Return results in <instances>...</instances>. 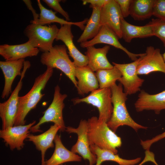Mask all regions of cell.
Here are the masks:
<instances>
[{
	"mask_svg": "<svg viewBox=\"0 0 165 165\" xmlns=\"http://www.w3.org/2000/svg\"><path fill=\"white\" fill-rule=\"evenodd\" d=\"M59 130L60 127L54 124L42 134L37 135L30 134L27 137L28 140L32 142L36 149L41 152V165L45 164V155L47 150L54 147L53 142Z\"/></svg>",
	"mask_w": 165,
	"mask_h": 165,
	"instance_id": "obj_21",
	"label": "cell"
},
{
	"mask_svg": "<svg viewBox=\"0 0 165 165\" xmlns=\"http://www.w3.org/2000/svg\"><path fill=\"white\" fill-rule=\"evenodd\" d=\"M117 35L108 27L102 25L97 35L90 40L81 43L80 46L82 48L94 46L100 43L106 44L121 50L125 52L130 59L134 61L140 57L141 53L135 54L130 52L120 43Z\"/></svg>",
	"mask_w": 165,
	"mask_h": 165,
	"instance_id": "obj_12",
	"label": "cell"
},
{
	"mask_svg": "<svg viewBox=\"0 0 165 165\" xmlns=\"http://www.w3.org/2000/svg\"><path fill=\"white\" fill-rule=\"evenodd\" d=\"M62 165V164H61V165Z\"/></svg>",
	"mask_w": 165,
	"mask_h": 165,
	"instance_id": "obj_38",
	"label": "cell"
},
{
	"mask_svg": "<svg viewBox=\"0 0 165 165\" xmlns=\"http://www.w3.org/2000/svg\"><path fill=\"white\" fill-rule=\"evenodd\" d=\"M154 0H132L130 15L134 20H143L153 15Z\"/></svg>",
	"mask_w": 165,
	"mask_h": 165,
	"instance_id": "obj_27",
	"label": "cell"
},
{
	"mask_svg": "<svg viewBox=\"0 0 165 165\" xmlns=\"http://www.w3.org/2000/svg\"><path fill=\"white\" fill-rule=\"evenodd\" d=\"M109 0H83L82 4L85 5L87 3L90 4V7H98L102 8Z\"/></svg>",
	"mask_w": 165,
	"mask_h": 165,
	"instance_id": "obj_34",
	"label": "cell"
},
{
	"mask_svg": "<svg viewBox=\"0 0 165 165\" xmlns=\"http://www.w3.org/2000/svg\"><path fill=\"white\" fill-rule=\"evenodd\" d=\"M59 30L55 24L47 26L31 23L26 27L24 33L32 45L43 53L53 46Z\"/></svg>",
	"mask_w": 165,
	"mask_h": 165,
	"instance_id": "obj_5",
	"label": "cell"
},
{
	"mask_svg": "<svg viewBox=\"0 0 165 165\" xmlns=\"http://www.w3.org/2000/svg\"><path fill=\"white\" fill-rule=\"evenodd\" d=\"M123 18L119 7L115 0H109L101 8L100 17L101 26H107L119 38H122L121 25Z\"/></svg>",
	"mask_w": 165,
	"mask_h": 165,
	"instance_id": "obj_14",
	"label": "cell"
},
{
	"mask_svg": "<svg viewBox=\"0 0 165 165\" xmlns=\"http://www.w3.org/2000/svg\"><path fill=\"white\" fill-rule=\"evenodd\" d=\"M37 2L40 14L38 19L35 24L44 25L53 23H57L59 24L61 26L65 24H70L78 26L81 30L84 31L85 27V24H86L88 19L86 18L82 21L78 22L68 21L57 16L56 15V12L45 8L39 0H37Z\"/></svg>",
	"mask_w": 165,
	"mask_h": 165,
	"instance_id": "obj_24",
	"label": "cell"
},
{
	"mask_svg": "<svg viewBox=\"0 0 165 165\" xmlns=\"http://www.w3.org/2000/svg\"><path fill=\"white\" fill-rule=\"evenodd\" d=\"M141 57L129 63L120 64L112 62L122 73V76L118 81L123 86L124 92L127 95L140 91V87L144 81V79L138 77L137 73V66Z\"/></svg>",
	"mask_w": 165,
	"mask_h": 165,
	"instance_id": "obj_9",
	"label": "cell"
},
{
	"mask_svg": "<svg viewBox=\"0 0 165 165\" xmlns=\"http://www.w3.org/2000/svg\"><path fill=\"white\" fill-rule=\"evenodd\" d=\"M90 18L85 26L82 34L77 40L80 43L94 38L98 33L101 25V13L102 8L93 7Z\"/></svg>",
	"mask_w": 165,
	"mask_h": 165,
	"instance_id": "obj_26",
	"label": "cell"
},
{
	"mask_svg": "<svg viewBox=\"0 0 165 165\" xmlns=\"http://www.w3.org/2000/svg\"><path fill=\"white\" fill-rule=\"evenodd\" d=\"M150 22L152 26L154 36L160 39L165 48V21L156 18L152 19Z\"/></svg>",
	"mask_w": 165,
	"mask_h": 165,
	"instance_id": "obj_29",
	"label": "cell"
},
{
	"mask_svg": "<svg viewBox=\"0 0 165 165\" xmlns=\"http://www.w3.org/2000/svg\"><path fill=\"white\" fill-rule=\"evenodd\" d=\"M72 25L65 24L61 26L55 40H61L64 43L76 67L87 66L88 63L87 57L79 51L73 42L74 36L71 31Z\"/></svg>",
	"mask_w": 165,
	"mask_h": 165,
	"instance_id": "obj_15",
	"label": "cell"
},
{
	"mask_svg": "<svg viewBox=\"0 0 165 165\" xmlns=\"http://www.w3.org/2000/svg\"><path fill=\"white\" fill-rule=\"evenodd\" d=\"M145 54L141 57L137 68L138 75H148L160 72L165 74V62L159 49L147 47Z\"/></svg>",
	"mask_w": 165,
	"mask_h": 165,
	"instance_id": "obj_11",
	"label": "cell"
},
{
	"mask_svg": "<svg viewBox=\"0 0 165 165\" xmlns=\"http://www.w3.org/2000/svg\"><path fill=\"white\" fill-rule=\"evenodd\" d=\"M24 59L16 61H0V67L5 79V84L1 97L2 99L7 98L12 93V86L16 77L21 76V70L24 67Z\"/></svg>",
	"mask_w": 165,
	"mask_h": 165,
	"instance_id": "obj_18",
	"label": "cell"
},
{
	"mask_svg": "<svg viewBox=\"0 0 165 165\" xmlns=\"http://www.w3.org/2000/svg\"><path fill=\"white\" fill-rule=\"evenodd\" d=\"M95 74L100 89L110 88L122 76L119 70L114 66L111 69L99 70Z\"/></svg>",
	"mask_w": 165,
	"mask_h": 165,
	"instance_id": "obj_28",
	"label": "cell"
},
{
	"mask_svg": "<svg viewBox=\"0 0 165 165\" xmlns=\"http://www.w3.org/2000/svg\"><path fill=\"white\" fill-rule=\"evenodd\" d=\"M31 65L29 61H24L21 78L16 86L9 99L0 103V117L2 123V129H5L14 125L19 107V93L22 87V80L26 71Z\"/></svg>",
	"mask_w": 165,
	"mask_h": 165,
	"instance_id": "obj_8",
	"label": "cell"
},
{
	"mask_svg": "<svg viewBox=\"0 0 165 165\" xmlns=\"http://www.w3.org/2000/svg\"><path fill=\"white\" fill-rule=\"evenodd\" d=\"M59 86L54 88L53 101L47 109L44 112L43 116L39 119L38 123L32 127L30 132L35 133L41 131L40 126L42 124L52 122L60 127L62 132L65 131V126L63 116V110L64 107V100L67 97L66 94L61 93Z\"/></svg>",
	"mask_w": 165,
	"mask_h": 165,
	"instance_id": "obj_6",
	"label": "cell"
},
{
	"mask_svg": "<svg viewBox=\"0 0 165 165\" xmlns=\"http://www.w3.org/2000/svg\"><path fill=\"white\" fill-rule=\"evenodd\" d=\"M132 0H115L120 8L123 18L130 15V9Z\"/></svg>",
	"mask_w": 165,
	"mask_h": 165,
	"instance_id": "obj_32",
	"label": "cell"
},
{
	"mask_svg": "<svg viewBox=\"0 0 165 165\" xmlns=\"http://www.w3.org/2000/svg\"><path fill=\"white\" fill-rule=\"evenodd\" d=\"M90 148L92 152L96 156L95 165H101L106 161L115 162L119 165H134L138 163L141 159L140 157L132 160L123 159L109 150L101 149L94 145H90Z\"/></svg>",
	"mask_w": 165,
	"mask_h": 165,
	"instance_id": "obj_25",
	"label": "cell"
},
{
	"mask_svg": "<svg viewBox=\"0 0 165 165\" xmlns=\"http://www.w3.org/2000/svg\"><path fill=\"white\" fill-rule=\"evenodd\" d=\"M35 123L36 121H34L27 125L13 126L1 129L0 137L11 150H20L24 145V140L30 134V128Z\"/></svg>",
	"mask_w": 165,
	"mask_h": 165,
	"instance_id": "obj_13",
	"label": "cell"
},
{
	"mask_svg": "<svg viewBox=\"0 0 165 165\" xmlns=\"http://www.w3.org/2000/svg\"><path fill=\"white\" fill-rule=\"evenodd\" d=\"M111 98V88H99L91 92L86 97L72 100L74 105L84 102L96 107L99 112L98 120L107 123L111 117L113 111Z\"/></svg>",
	"mask_w": 165,
	"mask_h": 165,
	"instance_id": "obj_7",
	"label": "cell"
},
{
	"mask_svg": "<svg viewBox=\"0 0 165 165\" xmlns=\"http://www.w3.org/2000/svg\"><path fill=\"white\" fill-rule=\"evenodd\" d=\"M153 15L165 21V0H154Z\"/></svg>",
	"mask_w": 165,
	"mask_h": 165,
	"instance_id": "obj_30",
	"label": "cell"
},
{
	"mask_svg": "<svg viewBox=\"0 0 165 165\" xmlns=\"http://www.w3.org/2000/svg\"><path fill=\"white\" fill-rule=\"evenodd\" d=\"M165 138V131L150 139L145 141L141 140V145L145 150H149L152 145L157 141Z\"/></svg>",
	"mask_w": 165,
	"mask_h": 165,
	"instance_id": "obj_33",
	"label": "cell"
},
{
	"mask_svg": "<svg viewBox=\"0 0 165 165\" xmlns=\"http://www.w3.org/2000/svg\"><path fill=\"white\" fill-rule=\"evenodd\" d=\"M86 48L85 54L88 59L87 66L93 71L111 69L114 67L107 57V54L110 49L109 46L107 45L99 48H96L92 46Z\"/></svg>",
	"mask_w": 165,
	"mask_h": 165,
	"instance_id": "obj_20",
	"label": "cell"
},
{
	"mask_svg": "<svg viewBox=\"0 0 165 165\" xmlns=\"http://www.w3.org/2000/svg\"><path fill=\"white\" fill-rule=\"evenodd\" d=\"M42 1L50 8L61 14L65 18L66 21H70V19L68 13L64 10L59 3L62 0H43Z\"/></svg>",
	"mask_w": 165,
	"mask_h": 165,
	"instance_id": "obj_31",
	"label": "cell"
},
{
	"mask_svg": "<svg viewBox=\"0 0 165 165\" xmlns=\"http://www.w3.org/2000/svg\"><path fill=\"white\" fill-rule=\"evenodd\" d=\"M87 123L90 145H95L117 154V148L122 145L121 138L108 126L107 123L99 121L96 116L89 119Z\"/></svg>",
	"mask_w": 165,
	"mask_h": 165,
	"instance_id": "obj_2",
	"label": "cell"
},
{
	"mask_svg": "<svg viewBox=\"0 0 165 165\" xmlns=\"http://www.w3.org/2000/svg\"><path fill=\"white\" fill-rule=\"evenodd\" d=\"M23 1L26 5L28 8L31 11L33 14V20L31 21V23L35 24L38 19L39 16L36 13V11L32 7L30 0H24Z\"/></svg>",
	"mask_w": 165,
	"mask_h": 165,
	"instance_id": "obj_36",
	"label": "cell"
},
{
	"mask_svg": "<svg viewBox=\"0 0 165 165\" xmlns=\"http://www.w3.org/2000/svg\"><path fill=\"white\" fill-rule=\"evenodd\" d=\"M87 121L81 120L77 128L71 127H66L65 131L69 133H75L78 135L76 143L72 147L71 151L79 154L85 160H88L89 165H94L96 163L97 158L90 149L88 138Z\"/></svg>",
	"mask_w": 165,
	"mask_h": 165,
	"instance_id": "obj_10",
	"label": "cell"
},
{
	"mask_svg": "<svg viewBox=\"0 0 165 165\" xmlns=\"http://www.w3.org/2000/svg\"><path fill=\"white\" fill-rule=\"evenodd\" d=\"M53 68H47L46 70L37 77L30 91L25 95L19 97V105L14 126L24 125L25 118L29 112L35 108L45 95L42 91L52 76Z\"/></svg>",
	"mask_w": 165,
	"mask_h": 165,
	"instance_id": "obj_3",
	"label": "cell"
},
{
	"mask_svg": "<svg viewBox=\"0 0 165 165\" xmlns=\"http://www.w3.org/2000/svg\"><path fill=\"white\" fill-rule=\"evenodd\" d=\"M65 45H56L48 51L42 53L40 61L47 68H56L62 71L77 87V81L75 76L76 66L69 59Z\"/></svg>",
	"mask_w": 165,
	"mask_h": 165,
	"instance_id": "obj_4",
	"label": "cell"
},
{
	"mask_svg": "<svg viewBox=\"0 0 165 165\" xmlns=\"http://www.w3.org/2000/svg\"><path fill=\"white\" fill-rule=\"evenodd\" d=\"M163 60L165 62V52L162 54Z\"/></svg>",
	"mask_w": 165,
	"mask_h": 165,
	"instance_id": "obj_37",
	"label": "cell"
},
{
	"mask_svg": "<svg viewBox=\"0 0 165 165\" xmlns=\"http://www.w3.org/2000/svg\"><path fill=\"white\" fill-rule=\"evenodd\" d=\"M110 88L113 109L111 117L107 123L108 126L115 133L119 127L123 125L129 126L136 131L140 129H146L147 127L136 123L130 116L126 105L128 95L123 92L122 85L116 83Z\"/></svg>",
	"mask_w": 165,
	"mask_h": 165,
	"instance_id": "obj_1",
	"label": "cell"
},
{
	"mask_svg": "<svg viewBox=\"0 0 165 165\" xmlns=\"http://www.w3.org/2000/svg\"><path fill=\"white\" fill-rule=\"evenodd\" d=\"M145 157L143 160L138 165H143L148 162H151L156 165H159L156 163L155 158L154 154L149 150H146L145 152Z\"/></svg>",
	"mask_w": 165,
	"mask_h": 165,
	"instance_id": "obj_35",
	"label": "cell"
},
{
	"mask_svg": "<svg viewBox=\"0 0 165 165\" xmlns=\"http://www.w3.org/2000/svg\"><path fill=\"white\" fill-rule=\"evenodd\" d=\"M54 141L55 144L54 152L51 157L45 161L44 165H60L66 162L81 161V157L65 147L59 135H56Z\"/></svg>",
	"mask_w": 165,
	"mask_h": 165,
	"instance_id": "obj_22",
	"label": "cell"
},
{
	"mask_svg": "<svg viewBox=\"0 0 165 165\" xmlns=\"http://www.w3.org/2000/svg\"><path fill=\"white\" fill-rule=\"evenodd\" d=\"M40 50L34 47L28 41L18 45L5 44L0 46V55L6 61L24 59L37 55Z\"/></svg>",
	"mask_w": 165,
	"mask_h": 165,
	"instance_id": "obj_16",
	"label": "cell"
},
{
	"mask_svg": "<svg viewBox=\"0 0 165 165\" xmlns=\"http://www.w3.org/2000/svg\"><path fill=\"white\" fill-rule=\"evenodd\" d=\"M134 106L138 112L151 110L159 114L161 110L165 109V90L153 94L141 90Z\"/></svg>",
	"mask_w": 165,
	"mask_h": 165,
	"instance_id": "obj_17",
	"label": "cell"
},
{
	"mask_svg": "<svg viewBox=\"0 0 165 165\" xmlns=\"http://www.w3.org/2000/svg\"><path fill=\"white\" fill-rule=\"evenodd\" d=\"M121 29L122 38L128 43H130L133 38L154 36L150 22L144 26H136L130 24L123 18L121 21Z\"/></svg>",
	"mask_w": 165,
	"mask_h": 165,
	"instance_id": "obj_23",
	"label": "cell"
},
{
	"mask_svg": "<svg viewBox=\"0 0 165 165\" xmlns=\"http://www.w3.org/2000/svg\"><path fill=\"white\" fill-rule=\"evenodd\" d=\"M94 72L87 66L75 67V76L78 80L77 89L79 95H83L99 88Z\"/></svg>",
	"mask_w": 165,
	"mask_h": 165,
	"instance_id": "obj_19",
	"label": "cell"
}]
</instances>
